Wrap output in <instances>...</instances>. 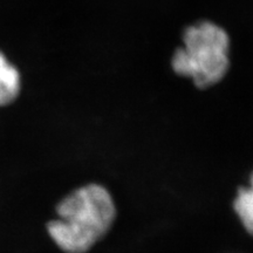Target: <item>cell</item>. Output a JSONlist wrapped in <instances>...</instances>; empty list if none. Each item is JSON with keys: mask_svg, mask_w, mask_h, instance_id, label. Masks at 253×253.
<instances>
[{"mask_svg": "<svg viewBox=\"0 0 253 253\" xmlns=\"http://www.w3.org/2000/svg\"><path fill=\"white\" fill-rule=\"evenodd\" d=\"M56 213L58 218L47 224L53 242L66 253H86L108 233L116 207L108 190L91 183L66 196Z\"/></svg>", "mask_w": 253, "mask_h": 253, "instance_id": "1", "label": "cell"}, {"mask_svg": "<svg viewBox=\"0 0 253 253\" xmlns=\"http://www.w3.org/2000/svg\"><path fill=\"white\" fill-rule=\"evenodd\" d=\"M231 40L220 25L197 20L183 30L173 49L170 67L175 75L191 81L199 90L220 84L229 73Z\"/></svg>", "mask_w": 253, "mask_h": 253, "instance_id": "2", "label": "cell"}, {"mask_svg": "<svg viewBox=\"0 0 253 253\" xmlns=\"http://www.w3.org/2000/svg\"><path fill=\"white\" fill-rule=\"evenodd\" d=\"M20 91V75L17 68L0 53V106H6L17 99Z\"/></svg>", "mask_w": 253, "mask_h": 253, "instance_id": "3", "label": "cell"}, {"mask_svg": "<svg viewBox=\"0 0 253 253\" xmlns=\"http://www.w3.org/2000/svg\"><path fill=\"white\" fill-rule=\"evenodd\" d=\"M233 210L242 221L244 229L253 236V171L248 186H240L237 191Z\"/></svg>", "mask_w": 253, "mask_h": 253, "instance_id": "4", "label": "cell"}, {"mask_svg": "<svg viewBox=\"0 0 253 253\" xmlns=\"http://www.w3.org/2000/svg\"><path fill=\"white\" fill-rule=\"evenodd\" d=\"M167 95H168V90H167ZM168 97H169V95H168ZM168 102L171 103V101H170V99H168Z\"/></svg>", "mask_w": 253, "mask_h": 253, "instance_id": "5", "label": "cell"}]
</instances>
